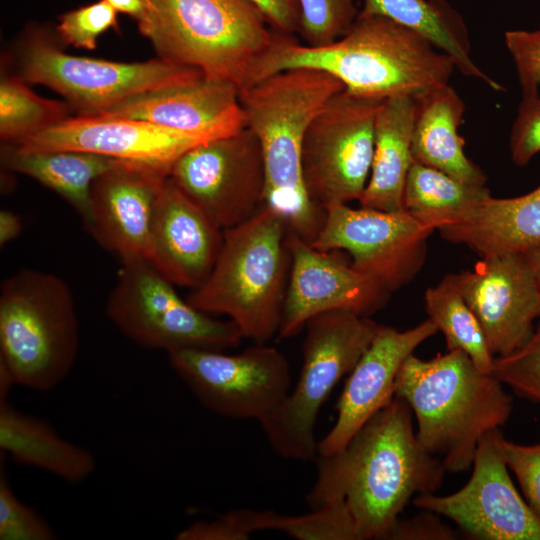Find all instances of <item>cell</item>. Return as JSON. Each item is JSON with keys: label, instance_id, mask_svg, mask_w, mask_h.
I'll list each match as a JSON object with an SVG mask.
<instances>
[{"label": "cell", "instance_id": "45", "mask_svg": "<svg viewBox=\"0 0 540 540\" xmlns=\"http://www.w3.org/2000/svg\"><path fill=\"white\" fill-rule=\"evenodd\" d=\"M528 259L540 292V245L523 251Z\"/></svg>", "mask_w": 540, "mask_h": 540}, {"label": "cell", "instance_id": "35", "mask_svg": "<svg viewBox=\"0 0 540 540\" xmlns=\"http://www.w3.org/2000/svg\"><path fill=\"white\" fill-rule=\"evenodd\" d=\"M492 374L519 396L540 403V321L522 347L494 357Z\"/></svg>", "mask_w": 540, "mask_h": 540}, {"label": "cell", "instance_id": "11", "mask_svg": "<svg viewBox=\"0 0 540 540\" xmlns=\"http://www.w3.org/2000/svg\"><path fill=\"white\" fill-rule=\"evenodd\" d=\"M382 102L343 89L308 126L302 176L309 198L320 209L361 198L371 172L375 121Z\"/></svg>", "mask_w": 540, "mask_h": 540}, {"label": "cell", "instance_id": "4", "mask_svg": "<svg viewBox=\"0 0 540 540\" xmlns=\"http://www.w3.org/2000/svg\"><path fill=\"white\" fill-rule=\"evenodd\" d=\"M395 395L414 413L420 444L450 473L469 470L481 438L503 426L513 410L504 384L461 350L428 360L410 355L398 372Z\"/></svg>", "mask_w": 540, "mask_h": 540}, {"label": "cell", "instance_id": "24", "mask_svg": "<svg viewBox=\"0 0 540 540\" xmlns=\"http://www.w3.org/2000/svg\"><path fill=\"white\" fill-rule=\"evenodd\" d=\"M414 95H396L383 100L375 121L374 154L361 207L387 212L404 210L403 196L414 163L412 132Z\"/></svg>", "mask_w": 540, "mask_h": 540}, {"label": "cell", "instance_id": "9", "mask_svg": "<svg viewBox=\"0 0 540 540\" xmlns=\"http://www.w3.org/2000/svg\"><path fill=\"white\" fill-rule=\"evenodd\" d=\"M19 49V75L65 98L77 115H91L131 96L204 78L191 67L159 57L144 62H115L65 53L46 31L27 33Z\"/></svg>", "mask_w": 540, "mask_h": 540}, {"label": "cell", "instance_id": "36", "mask_svg": "<svg viewBox=\"0 0 540 540\" xmlns=\"http://www.w3.org/2000/svg\"><path fill=\"white\" fill-rule=\"evenodd\" d=\"M118 12L106 0L82 6L61 15L56 32L59 38L75 48L93 50L105 31L118 29Z\"/></svg>", "mask_w": 540, "mask_h": 540}, {"label": "cell", "instance_id": "20", "mask_svg": "<svg viewBox=\"0 0 540 540\" xmlns=\"http://www.w3.org/2000/svg\"><path fill=\"white\" fill-rule=\"evenodd\" d=\"M203 142L207 141L141 120L76 115L10 146L20 152L84 151L172 167Z\"/></svg>", "mask_w": 540, "mask_h": 540}, {"label": "cell", "instance_id": "25", "mask_svg": "<svg viewBox=\"0 0 540 540\" xmlns=\"http://www.w3.org/2000/svg\"><path fill=\"white\" fill-rule=\"evenodd\" d=\"M0 449L29 467L70 482L89 478L96 460L87 449L62 438L46 421L25 414L0 400Z\"/></svg>", "mask_w": 540, "mask_h": 540}, {"label": "cell", "instance_id": "18", "mask_svg": "<svg viewBox=\"0 0 540 540\" xmlns=\"http://www.w3.org/2000/svg\"><path fill=\"white\" fill-rule=\"evenodd\" d=\"M291 266L278 335L289 338L322 313L350 311L370 317L391 293L333 251H320L288 234Z\"/></svg>", "mask_w": 540, "mask_h": 540}, {"label": "cell", "instance_id": "41", "mask_svg": "<svg viewBox=\"0 0 540 540\" xmlns=\"http://www.w3.org/2000/svg\"><path fill=\"white\" fill-rule=\"evenodd\" d=\"M411 518L397 521L391 540H453L455 532L443 523L438 514L424 510Z\"/></svg>", "mask_w": 540, "mask_h": 540}, {"label": "cell", "instance_id": "37", "mask_svg": "<svg viewBox=\"0 0 540 540\" xmlns=\"http://www.w3.org/2000/svg\"><path fill=\"white\" fill-rule=\"evenodd\" d=\"M53 528L32 508L21 502L11 489L6 475L0 476V539L53 540Z\"/></svg>", "mask_w": 540, "mask_h": 540}, {"label": "cell", "instance_id": "6", "mask_svg": "<svg viewBox=\"0 0 540 540\" xmlns=\"http://www.w3.org/2000/svg\"><path fill=\"white\" fill-rule=\"evenodd\" d=\"M290 266L287 228L264 205L224 231L209 277L187 301L207 314L229 317L244 338L265 343L279 331Z\"/></svg>", "mask_w": 540, "mask_h": 540}, {"label": "cell", "instance_id": "33", "mask_svg": "<svg viewBox=\"0 0 540 540\" xmlns=\"http://www.w3.org/2000/svg\"><path fill=\"white\" fill-rule=\"evenodd\" d=\"M303 515H278L275 529L298 540H359L342 500L324 503Z\"/></svg>", "mask_w": 540, "mask_h": 540}, {"label": "cell", "instance_id": "12", "mask_svg": "<svg viewBox=\"0 0 540 540\" xmlns=\"http://www.w3.org/2000/svg\"><path fill=\"white\" fill-rule=\"evenodd\" d=\"M173 371L209 411L261 423L282 404L290 389L286 357L257 343L236 355L186 349L168 354Z\"/></svg>", "mask_w": 540, "mask_h": 540}, {"label": "cell", "instance_id": "26", "mask_svg": "<svg viewBox=\"0 0 540 540\" xmlns=\"http://www.w3.org/2000/svg\"><path fill=\"white\" fill-rule=\"evenodd\" d=\"M482 256L523 252L540 245V186L513 198L488 197L469 221L438 230Z\"/></svg>", "mask_w": 540, "mask_h": 540}, {"label": "cell", "instance_id": "27", "mask_svg": "<svg viewBox=\"0 0 540 540\" xmlns=\"http://www.w3.org/2000/svg\"><path fill=\"white\" fill-rule=\"evenodd\" d=\"M1 160L10 171L29 176L64 198L84 224L89 218L94 180L120 159L71 150L20 152L5 144Z\"/></svg>", "mask_w": 540, "mask_h": 540}, {"label": "cell", "instance_id": "32", "mask_svg": "<svg viewBox=\"0 0 540 540\" xmlns=\"http://www.w3.org/2000/svg\"><path fill=\"white\" fill-rule=\"evenodd\" d=\"M300 9L298 35L311 47L329 45L347 33L359 10L355 0H297Z\"/></svg>", "mask_w": 540, "mask_h": 540}, {"label": "cell", "instance_id": "23", "mask_svg": "<svg viewBox=\"0 0 540 540\" xmlns=\"http://www.w3.org/2000/svg\"><path fill=\"white\" fill-rule=\"evenodd\" d=\"M412 155L414 162L438 169L464 183L485 186L487 176L464 152L458 134L465 104L448 84L414 95Z\"/></svg>", "mask_w": 540, "mask_h": 540}, {"label": "cell", "instance_id": "16", "mask_svg": "<svg viewBox=\"0 0 540 540\" xmlns=\"http://www.w3.org/2000/svg\"><path fill=\"white\" fill-rule=\"evenodd\" d=\"M452 277L494 357L509 355L528 341L540 318V292L524 252L482 256L473 269Z\"/></svg>", "mask_w": 540, "mask_h": 540}, {"label": "cell", "instance_id": "28", "mask_svg": "<svg viewBox=\"0 0 540 540\" xmlns=\"http://www.w3.org/2000/svg\"><path fill=\"white\" fill-rule=\"evenodd\" d=\"M362 14L382 15L423 35L448 54L463 75L494 87L496 81L472 60L471 43L461 15L445 0H363Z\"/></svg>", "mask_w": 540, "mask_h": 540}, {"label": "cell", "instance_id": "40", "mask_svg": "<svg viewBox=\"0 0 540 540\" xmlns=\"http://www.w3.org/2000/svg\"><path fill=\"white\" fill-rule=\"evenodd\" d=\"M509 149L512 161L527 165L540 152V97H523L512 124Z\"/></svg>", "mask_w": 540, "mask_h": 540}, {"label": "cell", "instance_id": "7", "mask_svg": "<svg viewBox=\"0 0 540 540\" xmlns=\"http://www.w3.org/2000/svg\"><path fill=\"white\" fill-rule=\"evenodd\" d=\"M79 350L72 292L52 273L23 269L0 290V371L13 386L49 391L71 371Z\"/></svg>", "mask_w": 540, "mask_h": 540}, {"label": "cell", "instance_id": "44", "mask_svg": "<svg viewBox=\"0 0 540 540\" xmlns=\"http://www.w3.org/2000/svg\"><path fill=\"white\" fill-rule=\"evenodd\" d=\"M118 13L133 17L137 22L143 17L146 9L145 0H106Z\"/></svg>", "mask_w": 540, "mask_h": 540}, {"label": "cell", "instance_id": "29", "mask_svg": "<svg viewBox=\"0 0 540 540\" xmlns=\"http://www.w3.org/2000/svg\"><path fill=\"white\" fill-rule=\"evenodd\" d=\"M490 196L486 186L467 184L414 162L406 179L403 204L419 223L439 230L471 220Z\"/></svg>", "mask_w": 540, "mask_h": 540}, {"label": "cell", "instance_id": "19", "mask_svg": "<svg viewBox=\"0 0 540 540\" xmlns=\"http://www.w3.org/2000/svg\"><path fill=\"white\" fill-rule=\"evenodd\" d=\"M429 319L399 331L379 325L369 347L349 372L337 401V419L317 443V456L343 449L359 429L395 396V382L405 360L437 332Z\"/></svg>", "mask_w": 540, "mask_h": 540}, {"label": "cell", "instance_id": "8", "mask_svg": "<svg viewBox=\"0 0 540 540\" xmlns=\"http://www.w3.org/2000/svg\"><path fill=\"white\" fill-rule=\"evenodd\" d=\"M378 326L367 316L341 310L319 314L306 323L296 385L260 423L278 455L299 461L316 459L314 427L319 410L369 347Z\"/></svg>", "mask_w": 540, "mask_h": 540}, {"label": "cell", "instance_id": "31", "mask_svg": "<svg viewBox=\"0 0 540 540\" xmlns=\"http://www.w3.org/2000/svg\"><path fill=\"white\" fill-rule=\"evenodd\" d=\"M67 102L43 98L18 75H4L0 82V137L7 145L47 130L67 119Z\"/></svg>", "mask_w": 540, "mask_h": 540}, {"label": "cell", "instance_id": "42", "mask_svg": "<svg viewBox=\"0 0 540 540\" xmlns=\"http://www.w3.org/2000/svg\"><path fill=\"white\" fill-rule=\"evenodd\" d=\"M265 15L271 27L287 35L298 34L300 9L297 0H250Z\"/></svg>", "mask_w": 540, "mask_h": 540}, {"label": "cell", "instance_id": "3", "mask_svg": "<svg viewBox=\"0 0 540 540\" xmlns=\"http://www.w3.org/2000/svg\"><path fill=\"white\" fill-rule=\"evenodd\" d=\"M344 85L310 68L274 73L239 90L245 127L259 140L265 167V203L283 220L289 235L312 242L325 211L305 189L301 154L314 117Z\"/></svg>", "mask_w": 540, "mask_h": 540}, {"label": "cell", "instance_id": "13", "mask_svg": "<svg viewBox=\"0 0 540 540\" xmlns=\"http://www.w3.org/2000/svg\"><path fill=\"white\" fill-rule=\"evenodd\" d=\"M169 179L224 231L265 203L262 149L247 127L190 148L173 163Z\"/></svg>", "mask_w": 540, "mask_h": 540}, {"label": "cell", "instance_id": "5", "mask_svg": "<svg viewBox=\"0 0 540 540\" xmlns=\"http://www.w3.org/2000/svg\"><path fill=\"white\" fill-rule=\"evenodd\" d=\"M140 33L157 57L199 70L204 78L254 84L278 31L250 0H145Z\"/></svg>", "mask_w": 540, "mask_h": 540}, {"label": "cell", "instance_id": "34", "mask_svg": "<svg viewBox=\"0 0 540 540\" xmlns=\"http://www.w3.org/2000/svg\"><path fill=\"white\" fill-rule=\"evenodd\" d=\"M279 513L242 508L212 520L197 521L176 534L178 540H247L262 530H274Z\"/></svg>", "mask_w": 540, "mask_h": 540}, {"label": "cell", "instance_id": "39", "mask_svg": "<svg viewBox=\"0 0 540 540\" xmlns=\"http://www.w3.org/2000/svg\"><path fill=\"white\" fill-rule=\"evenodd\" d=\"M504 40L516 67L522 97L538 95L540 87V29L536 31H506Z\"/></svg>", "mask_w": 540, "mask_h": 540}, {"label": "cell", "instance_id": "30", "mask_svg": "<svg viewBox=\"0 0 540 540\" xmlns=\"http://www.w3.org/2000/svg\"><path fill=\"white\" fill-rule=\"evenodd\" d=\"M428 319L445 338L447 351L461 350L484 373L492 374L494 356L474 312L457 288L452 274L424 294Z\"/></svg>", "mask_w": 540, "mask_h": 540}, {"label": "cell", "instance_id": "14", "mask_svg": "<svg viewBox=\"0 0 540 540\" xmlns=\"http://www.w3.org/2000/svg\"><path fill=\"white\" fill-rule=\"evenodd\" d=\"M433 231L406 211L340 204L325 210L323 225L310 244L325 252L347 251L353 268L393 293L420 272Z\"/></svg>", "mask_w": 540, "mask_h": 540}, {"label": "cell", "instance_id": "17", "mask_svg": "<svg viewBox=\"0 0 540 540\" xmlns=\"http://www.w3.org/2000/svg\"><path fill=\"white\" fill-rule=\"evenodd\" d=\"M170 170L166 165L120 159L94 180L84 226L122 263L149 262L154 217Z\"/></svg>", "mask_w": 540, "mask_h": 540}, {"label": "cell", "instance_id": "38", "mask_svg": "<svg viewBox=\"0 0 540 540\" xmlns=\"http://www.w3.org/2000/svg\"><path fill=\"white\" fill-rule=\"evenodd\" d=\"M496 440L509 470L520 484L527 504L540 519V442L518 444L506 439L500 430Z\"/></svg>", "mask_w": 540, "mask_h": 540}, {"label": "cell", "instance_id": "22", "mask_svg": "<svg viewBox=\"0 0 540 540\" xmlns=\"http://www.w3.org/2000/svg\"><path fill=\"white\" fill-rule=\"evenodd\" d=\"M224 230L168 178L158 201L149 262L170 282L198 289L209 277Z\"/></svg>", "mask_w": 540, "mask_h": 540}, {"label": "cell", "instance_id": "43", "mask_svg": "<svg viewBox=\"0 0 540 540\" xmlns=\"http://www.w3.org/2000/svg\"><path fill=\"white\" fill-rule=\"evenodd\" d=\"M22 231L20 217L10 210L0 211V246L14 240Z\"/></svg>", "mask_w": 540, "mask_h": 540}, {"label": "cell", "instance_id": "2", "mask_svg": "<svg viewBox=\"0 0 540 540\" xmlns=\"http://www.w3.org/2000/svg\"><path fill=\"white\" fill-rule=\"evenodd\" d=\"M296 68L327 72L348 92L381 100L446 84L456 69L452 58L419 32L360 12L347 33L326 46H307L278 32L257 81Z\"/></svg>", "mask_w": 540, "mask_h": 540}, {"label": "cell", "instance_id": "1", "mask_svg": "<svg viewBox=\"0 0 540 540\" xmlns=\"http://www.w3.org/2000/svg\"><path fill=\"white\" fill-rule=\"evenodd\" d=\"M316 460L308 505L344 501L359 540L389 539L410 499L435 493L446 473L418 441L412 410L396 395L343 449Z\"/></svg>", "mask_w": 540, "mask_h": 540}, {"label": "cell", "instance_id": "10", "mask_svg": "<svg viewBox=\"0 0 540 540\" xmlns=\"http://www.w3.org/2000/svg\"><path fill=\"white\" fill-rule=\"evenodd\" d=\"M122 264L106 313L134 343L170 354L186 349L224 351L244 338L232 321L215 319L183 300L150 262Z\"/></svg>", "mask_w": 540, "mask_h": 540}, {"label": "cell", "instance_id": "21", "mask_svg": "<svg viewBox=\"0 0 540 540\" xmlns=\"http://www.w3.org/2000/svg\"><path fill=\"white\" fill-rule=\"evenodd\" d=\"M91 115L141 120L204 141L245 127L238 89L206 78L146 91Z\"/></svg>", "mask_w": 540, "mask_h": 540}, {"label": "cell", "instance_id": "15", "mask_svg": "<svg viewBox=\"0 0 540 540\" xmlns=\"http://www.w3.org/2000/svg\"><path fill=\"white\" fill-rule=\"evenodd\" d=\"M500 428L485 434L477 446L469 481L458 491L421 494L413 504L452 520L483 540H540V519L517 491L497 444Z\"/></svg>", "mask_w": 540, "mask_h": 540}]
</instances>
